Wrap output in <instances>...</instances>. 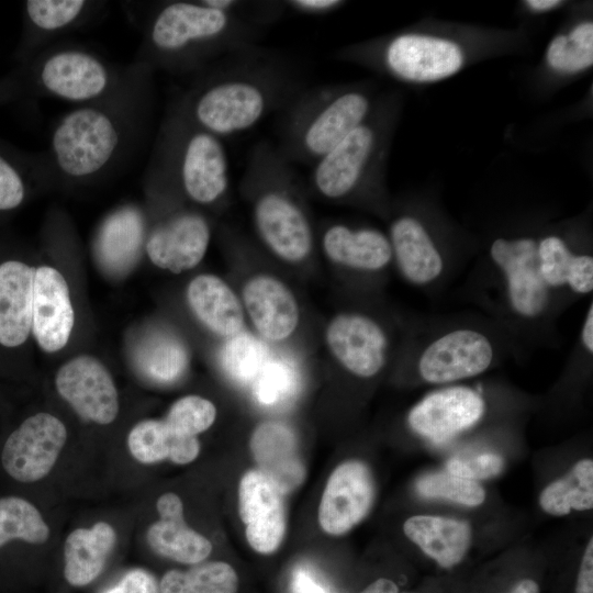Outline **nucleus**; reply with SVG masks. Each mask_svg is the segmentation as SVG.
<instances>
[{"label":"nucleus","mask_w":593,"mask_h":593,"mask_svg":"<svg viewBox=\"0 0 593 593\" xmlns=\"http://www.w3.org/2000/svg\"><path fill=\"white\" fill-rule=\"evenodd\" d=\"M484 409V400L475 390L451 385L424 396L410 411L407 422L418 435L441 441L473 426Z\"/></svg>","instance_id":"nucleus-17"},{"label":"nucleus","mask_w":593,"mask_h":593,"mask_svg":"<svg viewBox=\"0 0 593 593\" xmlns=\"http://www.w3.org/2000/svg\"><path fill=\"white\" fill-rule=\"evenodd\" d=\"M368 119L312 165L310 186L322 199H349L368 181L380 145L378 126Z\"/></svg>","instance_id":"nucleus-9"},{"label":"nucleus","mask_w":593,"mask_h":593,"mask_svg":"<svg viewBox=\"0 0 593 593\" xmlns=\"http://www.w3.org/2000/svg\"><path fill=\"white\" fill-rule=\"evenodd\" d=\"M41 85L52 96L71 102L91 101L110 86V74L96 56L79 49L48 56L40 71Z\"/></svg>","instance_id":"nucleus-20"},{"label":"nucleus","mask_w":593,"mask_h":593,"mask_svg":"<svg viewBox=\"0 0 593 593\" xmlns=\"http://www.w3.org/2000/svg\"><path fill=\"white\" fill-rule=\"evenodd\" d=\"M490 259L510 311L536 322L550 312L557 295H588L593 290V257L573 251L558 235L492 242Z\"/></svg>","instance_id":"nucleus-2"},{"label":"nucleus","mask_w":593,"mask_h":593,"mask_svg":"<svg viewBox=\"0 0 593 593\" xmlns=\"http://www.w3.org/2000/svg\"><path fill=\"white\" fill-rule=\"evenodd\" d=\"M374 481L368 466L360 460H347L331 473L318 507L321 528L339 536L369 513L374 500Z\"/></svg>","instance_id":"nucleus-13"},{"label":"nucleus","mask_w":593,"mask_h":593,"mask_svg":"<svg viewBox=\"0 0 593 593\" xmlns=\"http://www.w3.org/2000/svg\"><path fill=\"white\" fill-rule=\"evenodd\" d=\"M540 507L548 514L562 516L572 510L586 511L593 506V461L584 458L561 478L549 483L540 493Z\"/></svg>","instance_id":"nucleus-32"},{"label":"nucleus","mask_w":593,"mask_h":593,"mask_svg":"<svg viewBox=\"0 0 593 593\" xmlns=\"http://www.w3.org/2000/svg\"><path fill=\"white\" fill-rule=\"evenodd\" d=\"M504 467L501 456L493 452L465 454L451 457L447 471L465 479L478 481L497 475Z\"/></svg>","instance_id":"nucleus-41"},{"label":"nucleus","mask_w":593,"mask_h":593,"mask_svg":"<svg viewBox=\"0 0 593 593\" xmlns=\"http://www.w3.org/2000/svg\"><path fill=\"white\" fill-rule=\"evenodd\" d=\"M35 269L18 260L0 265V344L16 347L32 329Z\"/></svg>","instance_id":"nucleus-26"},{"label":"nucleus","mask_w":593,"mask_h":593,"mask_svg":"<svg viewBox=\"0 0 593 593\" xmlns=\"http://www.w3.org/2000/svg\"><path fill=\"white\" fill-rule=\"evenodd\" d=\"M220 360L224 372L233 381L253 383L268 360V349L261 339L240 332L227 338Z\"/></svg>","instance_id":"nucleus-35"},{"label":"nucleus","mask_w":593,"mask_h":593,"mask_svg":"<svg viewBox=\"0 0 593 593\" xmlns=\"http://www.w3.org/2000/svg\"><path fill=\"white\" fill-rule=\"evenodd\" d=\"M127 445L132 456L142 463H154L170 459L186 465L200 452L197 437L176 433L165 421L146 419L137 423L130 432Z\"/></svg>","instance_id":"nucleus-30"},{"label":"nucleus","mask_w":593,"mask_h":593,"mask_svg":"<svg viewBox=\"0 0 593 593\" xmlns=\"http://www.w3.org/2000/svg\"><path fill=\"white\" fill-rule=\"evenodd\" d=\"M238 578L223 561L206 562L187 571L170 570L160 581V593H236Z\"/></svg>","instance_id":"nucleus-33"},{"label":"nucleus","mask_w":593,"mask_h":593,"mask_svg":"<svg viewBox=\"0 0 593 593\" xmlns=\"http://www.w3.org/2000/svg\"><path fill=\"white\" fill-rule=\"evenodd\" d=\"M250 450L259 470L283 493L298 488L304 479L298 440L292 428L283 422L265 421L256 426Z\"/></svg>","instance_id":"nucleus-23"},{"label":"nucleus","mask_w":593,"mask_h":593,"mask_svg":"<svg viewBox=\"0 0 593 593\" xmlns=\"http://www.w3.org/2000/svg\"><path fill=\"white\" fill-rule=\"evenodd\" d=\"M416 490L424 497L445 499L466 506H478L485 499V491L478 481L447 470L422 475L416 482Z\"/></svg>","instance_id":"nucleus-37"},{"label":"nucleus","mask_w":593,"mask_h":593,"mask_svg":"<svg viewBox=\"0 0 593 593\" xmlns=\"http://www.w3.org/2000/svg\"><path fill=\"white\" fill-rule=\"evenodd\" d=\"M188 304L212 333L230 338L242 332L244 307L238 295L219 276L202 273L187 287Z\"/></svg>","instance_id":"nucleus-27"},{"label":"nucleus","mask_w":593,"mask_h":593,"mask_svg":"<svg viewBox=\"0 0 593 593\" xmlns=\"http://www.w3.org/2000/svg\"><path fill=\"white\" fill-rule=\"evenodd\" d=\"M360 593H398V586L390 579L380 578L369 584Z\"/></svg>","instance_id":"nucleus-48"},{"label":"nucleus","mask_w":593,"mask_h":593,"mask_svg":"<svg viewBox=\"0 0 593 593\" xmlns=\"http://www.w3.org/2000/svg\"><path fill=\"white\" fill-rule=\"evenodd\" d=\"M165 163L164 172L192 202L212 206L226 199L230 167L222 139L195 125L178 110L167 126Z\"/></svg>","instance_id":"nucleus-6"},{"label":"nucleus","mask_w":593,"mask_h":593,"mask_svg":"<svg viewBox=\"0 0 593 593\" xmlns=\"http://www.w3.org/2000/svg\"><path fill=\"white\" fill-rule=\"evenodd\" d=\"M497 358L490 335L472 326H459L434 336L419 350L416 370L432 384H450L485 372Z\"/></svg>","instance_id":"nucleus-8"},{"label":"nucleus","mask_w":593,"mask_h":593,"mask_svg":"<svg viewBox=\"0 0 593 593\" xmlns=\"http://www.w3.org/2000/svg\"><path fill=\"white\" fill-rule=\"evenodd\" d=\"M575 593H593V538L591 537L585 546L577 584Z\"/></svg>","instance_id":"nucleus-46"},{"label":"nucleus","mask_w":593,"mask_h":593,"mask_svg":"<svg viewBox=\"0 0 593 593\" xmlns=\"http://www.w3.org/2000/svg\"><path fill=\"white\" fill-rule=\"evenodd\" d=\"M74 327V309L68 284L55 268L35 269L32 305V332L47 353L60 350Z\"/></svg>","instance_id":"nucleus-19"},{"label":"nucleus","mask_w":593,"mask_h":593,"mask_svg":"<svg viewBox=\"0 0 593 593\" xmlns=\"http://www.w3.org/2000/svg\"><path fill=\"white\" fill-rule=\"evenodd\" d=\"M134 362L146 378L170 383L179 379L188 366V353L174 334L154 331L144 335L134 348Z\"/></svg>","instance_id":"nucleus-31"},{"label":"nucleus","mask_w":593,"mask_h":593,"mask_svg":"<svg viewBox=\"0 0 593 593\" xmlns=\"http://www.w3.org/2000/svg\"><path fill=\"white\" fill-rule=\"evenodd\" d=\"M546 59L558 71L577 72L593 63V23L582 22L568 35H558L550 42Z\"/></svg>","instance_id":"nucleus-36"},{"label":"nucleus","mask_w":593,"mask_h":593,"mask_svg":"<svg viewBox=\"0 0 593 593\" xmlns=\"http://www.w3.org/2000/svg\"><path fill=\"white\" fill-rule=\"evenodd\" d=\"M116 541L113 527L104 522L91 528L72 530L64 547V574L74 586H83L92 582L103 570Z\"/></svg>","instance_id":"nucleus-29"},{"label":"nucleus","mask_w":593,"mask_h":593,"mask_svg":"<svg viewBox=\"0 0 593 593\" xmlns=\"http://www.w3.org/2000/svg\"><path fill=\"white\" fill-rule=\"evenodd\" d=\"M507 593H539V586L532 579H523L517 582Z\"/></svg>","instance_id":"nucleus-49"},{"label":"nucleus","mask_w":593,"mask_h":593,"mask_svg":"<svg viewBox=\"0 0 593 593\" xmlns=\"http://www.w3.org/2000/svg\"><path fill=\"white\" fill-rule=\"evenodd\" d=\"M580 343L586 355L593 351V304L590 303L580 332Z\"/></svg>","instance_id":"nucleus-47"},{"label":"nucleus","mask_w":593,"mask_h":593,"mask_svg":"<svg viewBox=\"0 0 593 593\" xmlns=\"http://www.w3.org/2000/svg\"><path fill=\"white\" fill-rule=\"evenodd\" d=\"M55 384L82 418L101 425L115 419L118 391L108 369L97 358L88 355L72 358L58 370Z\"/></svg>","instance_id":"nucleus-15"},{"label":"nucleus","mask_w":593,"mask_h":593,"mask_svg":"<svg viewBox=\"0 0 593 593\" xmlns=\"http://www.w3.org/2000/svg\"><path fill=\"white\" fill-rule=\"evenodd\" d=\"M159 519L147 530L149 547L159 556L181 563H199L212 551L211 541L190 528L183 518L181 499L167 492L156 503Z\"/></svg>","instance_id":"nucleus-24"},{"label":"nucleus","mask_w":593,"mask_h":593,"mask_svg":"<svg viewBox=\"0 0 593 593\" xmlns=\"http://www.w3.org/2000/svg\"><path fill=\"white\" fill-rule=\"evenodd\" d=\"M66 439L61 421L48 413H37L8 437L1 454L3 469L16 481H38L54 467Z\"/></svg>","instance_id":"nucleus-11"},{"label":"nucleus","mask_w":593,"mask_h":593,"mask_svg":"<svg viewBox=\"0 0 593 593\" xmlns=\"http://www.w3.org/2000/svg\"><path fill=\"white\" fill-rule=\"evenodd\" d=\"M210 239L208 220L198 212L183 210L169 214L154 227L145 249L155 266L180 273L200 264Z\"/></svg>","instance_id":"nucleus-16"},{"label":"nucleus","mask_w":593,"mask_h":593,"mask_svg":"<svg viewBox=\"0 0 593 593\" xmlns=\"http://www.w3.org/2000/svg\"><path fill=\"white\" fill-rule=\"evenodd\" d=\"M48 536L49 528L32 503L18 496L0 499V548L12 539L43 544Z\"/></svg>","instance_id":"nucleus-34"},{"label":"nucleus","mask_w":593,"mask_h":593,"mask_svg":"<svg viewBox=\"0 0 593 593\" xmlns=\"http://www.w3.org/2000/svg\"><path fill=\"white\" fill-rule=\"evenodd\" d=\"M261 29L245 15L203 1H172L155 14L148 40L161 66L188 71L258 46Z\"/></svg>","instance_id":"nucleus-4"},{"label":"nucleus","mask_w":593,"mask_h":593,"mask_svg":"<svg viewBox=\"0 0 593 593\" xmlns=\"http://www.w3.org/2000/svg\"><path fill=\"white\" fill-rule=\"evenodd\" d=\"M392 256L402 277L416 287H428L444 275L445 259L425 226L412 215L390 225Z\"/></svg>","instance_id":"nucleus-21"},{"label":"nucleus","mask_w":593,"mask_h":593,"mask_svg":"<svg viewBox=\"0 0 593 593\" xmlns=\"http://www.w3.org/2000/svg\"><path fill=\"white\" fill-rule=\"evenodd\" d=\"M24 198V184L18 171L0 157V211L16 208Z\"/></svg>","instance_id":"nucleus-42"},{"label":"nucleus","mask_w":593,"mask_h":593,"mask_svg":"<svg viewBox=\"0 0 593 593\" xmlns=\"http://www.w3.org/2000/svg\"><path fill=\"white\" fill-rule=\"evenodd\" d=\"M194 87L178 111L220 137L254 128L304 89L296 71L259 46L230 55Z\"/></svg>","instance_id":"nucleus-1"},{"label":"nucleus","mask_w":593,"mask_h":593,"mask_svg":"<svg viewBox=\"0 0 593 593\" xmlns=\"http://www.w3.org/2000/svg\"><path fill=\"white\" fill-rule=\"evenodd\" d=\"M321 247L331 262L356 271H381L393 260L389 237L371 227L329 224L321 234Z\"/></svg>","instance_id":"nucleus-22"},{"label":"nucleus","mask_w":593,"mask_h":593,"mask_svg":"<svg viewBox=\"0 0 593 593\" xmlns=\"http://www.w3.org/2000/svg\"><path fill=\"white\" fill-rule=\"evenodd\" d=\"M561 4L559 0H528L527 5L533 10L546 11Z\"/></svg>","instance_id":"nucleus-50"},{"label":"nucleus","mask_w":593,"mask_h":593,"mask_svg":"<svg viewBox=\"0 0 593 593\" xmlns=\"http://www.w3.org/2000/svg\"><path fill=\"white\" fill-rule=\"evenodd\" d=\"M283 493L259 469L247 471L238 488V511L249 546L270 555L282 542L287 528Z\"/></svg>","instance_id":"nucleus-14"},{"label":"nucleus","mask_w":593,"mask_h":593,"mask_svg":"<svg viewBox=\"0 0 593 593\" xmlns=\"http://www.w3.org/2000/svg\"><path fill=\"white\" fill-rule=\"evenodd\" d=\"M145 245V221L133 206L118 209L102 223L94 240V255L111 276L125 275L137 262Z\"/></svg>","instance_id":"nucleus-25"},{"label":"nucleus","mask_w":593,"mask_h":593,"mask_svg":"<svg viewBox=\"0 0 593 593\" xmlns=\"http://www.w3.org/2000/svg\"><path fill=\"white\" fill-rule=\"evenodd\" d=\"M242 304L260 338L280 343L295 332L300 309L292 290L278 277L257 273L242 288Z\"/></svg>","instance_id":"nucleus-18"},{"label":"nucleus","mask_w":593,"mask_h":593,"mask_svg":"<svg viewBox=\"0 0 593 593\" xmlns=\"http://www.w3.org/2000/svg\"><path fill=\"white\" fill-rule=\"evenodd\" d=\"M325 343L334 359L349 373L376 377L387 365L390 351L384 327L361 312H342L325 328Z\"/></svg>","instance_id":"nucleus-10"},{"label":"nucleus","mask_w":593,"mask_h":593,"mask_svg":"<svg viewBox=\"0 0 593 593\" xmlns=\"http://www.w3.org/2000/svg\"><path fill=\"white\" fill-rule=\"evenodd\" d=\"M104 593H160L155 578L142 569L125 573L121 581Z\"/></svg>","instance_id":"nucleus-43"},{"label":"nucleus","mask_w":593,"mask_h":593,"mask_svg":"<svg viewBox=\"0 0 593 593\" xmlns=\"http://www.w3.org/2000/svg\"><path fill=\"white\" fill-rule=\"evenodd\" d=\"M215 417L216 409L210 400L186 395L170 406L164 421L176 433L197 437L214 423Z\"/></svg>","instance_id":"nucleus-39"},{"label":"nucleus","mask_w":593,"mask_h":593,"mask_svg":"<svg viewBox=\"0 0 593 593\" xmlns=\"http://www.w3.org/2000/svg\"><path fill=\"white\" fill-rule=\"evenodd\" d=\"M381 61L393 76L426 82L456 74L463 64V54L451 41L405 33L387 42L381 52Z\"/></svg>","instance_id":"nucleus-12"},{"label":"nucleus","mask_w":593,"mask_h":593,"mask_svg":"<svg viewBox=\"0 0 593 593\" xmlns=\"http://www.w3.org/2000/svg\"><path fill=\"white\" fill-rule=\"evenodd\" d=\"M296 368L286 359H268L253 382L257 401L267 406L287 402L298 389Z\"/></svg>","instance_id":"nucleus-38"},{"label":"nucleus","mask_w":593,"mask_h":593,"mask_svg":"<svg viewBox=\"0 0 593 593\" xmlns=\"http://www.w3.org/2000/svg\"><path fill=\"white\" fill-rule=\"evenodd\" d=\"M370 110L371 101L361 90L304 88L282 111L277 147L291 164L312 166L362 124Z\"/></svg>","instance_id":"nucleus-5"},{"label":"nucleus","mask_w":593,"mask_h":593,"mask_svg":"<svg viewBox=\"0 0 593 593\" xmlns=\"http://www.w3.org/2000/svg\"><path fill=\"white\" fill-rule=\"evenodd\" d=\"M291 593H332L316 574L305 567L293 571L291 579Z\"/></svg>","instance_id":"nucleus-45"},{"label":"nucleus","mask_w":593,"mask_h":593,"mask_svg":"<svg viewBox=\"0 0 593 593\" xmlns=\"http://www.w3.org/2000/svg\"><path fill=\"white\" fill-rule=\"evenodd\" d=\"M406 537L443 568L458 564L471 542V527L465 521L436 515H415L403 525Z\"/></svg>","instance_id":"nucleus-28"},{"label":"nucleus","mask_w":593,"mask_h":593,"mask_svg":"<svg viewBox=\"0 0 593 593\" xmlns=\"http://www.w3.org/2000/svg\"><path fill=\"white\" fill-rule=\"evenodd\" d=\"M242 189L251 206L255 230L278 259L298 265L314 249V230L300 195L292 164L269 142L250 150Z\"/></svg>","instance_id":"nucleus-3"},{"label":"nucleus","mask_w":593,"mask_h":593,"mask_svg":"<svg viewBox=\"0 0 593 593\" xmlns=\"http://www.w3.org/2000/svg\"><path fill=\"white\" fill-rule=\"evenodd\" d=\"M284 10H290L291 12L302 14V15H312V16H323L329 14L335 10L339 9L344 1L339 0H289L282 1Z\"/></svg>","instance_id":"nucleus-44"},{"label":"nucleus","mask_w":593,"mask_h":593,"mask_svg":"<svg viewBox=\"0 0 593 593\" xmlns=\"http://www.w3.org/2000/svg\"><path fill=\"white\" fill-rule=\"evenodd\" d=\"M86 5L82 0H31L26 2V12L36 27L48 32L74 23Z\"/></svg>","instance_id":"nucleus-40"},{"label":"nucleus","mask_w":593,"mask_h":593,"mask_svg":"<svg viewBox=\"0 0 593 593\" xmlns=\"http://www.w3.org/2000/svg\"><path fill=\"white\" fill-rule=\"evenodd\" d=\"M121 141L120 128L104 110L76 109L57 124L52 149L58 168L72 178L92 176L114 156Z\"/></svg>","instance_id":"nucleus-7"}]
</instances>
